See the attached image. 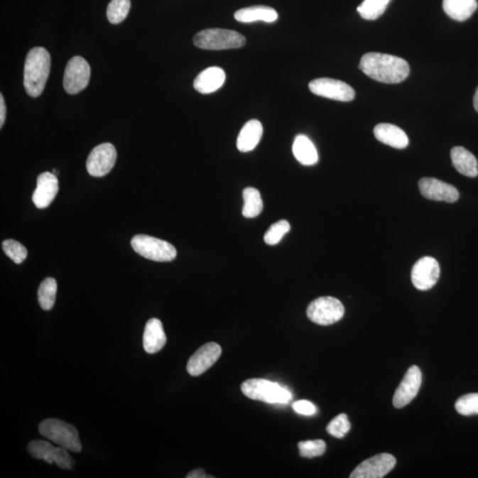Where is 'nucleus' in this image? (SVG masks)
I'll use <instances>...</instances> for the list:
<instances>
[{
  "mask_svg": "<svg viewBox=\"0 0 478 478\" xmlns=\"http://www.w3.org/2000/svg\"><path fill=\"white\" fill-rule=\"evenodd\" d=\"M294 411L300 415H313L316 413L315 405L308 401H300L295 402L293 406Z\"/></svg>",
  "mask_w": 478,
  "mask_h": 478,
  "instance_id": "nucleus-36",
  "label": "nucleus"
},
{
  "mask_svg": "<svg viewBox=\"0 0 478 478\" xmlns=\"http://www.w3.org/2000/svg\"><path fill=\"white\" fill-rule=\"evenodd\" d=\"M55 447L48 441L34 440L28 444V451L31 457L37 460H43L49 465L55 462Z\"/></svg>",
  "mask_w": 478,
  "mask_h": 478,
  "instance_id": "nucleus-27",
  "label": "nucleus"
},
{
  "mask_svg": "<svg viewBox=\"0 0 478 478\" xmlns=\"http://www.w3.org/2000/svg\"><path fill=\"white\" fill-rule=\"evenodd\" d=\"M244 207L242 214L246 218H254L258 217L264 210L261 193L257 189L246 188L243 192Z\"/></svg>",
  "mask_w": 478,
  "mask_h": 478,
  "instance_id": "nucleus-25",
  "label": "nucleus"
},
{
  "mask_svg": "<svg viewBox=\"0 0 478 478\" xmlns=\"http://www.w3.org/2000/svg\"><path fill=\"white\" fill-rule=\"evenodd\" d=\"M131 243L136 254L151 261L168 262L177 257L178 251L173 244L163 239L140 234L133 237Z\"/></svg>",
  "mask_w": 478,
  "mask_h": 478,
  "instance_id": "nucleus-6",
  "label": "nucleus"
},
{
  "mask_svg": "<svg viewBox=\"0 0 478 478\" xmlns=\"http://www.w3.org/2000/svg\"><path fill=\"white\" fill-rule=\"evenodd\" d=\"M241 391L247 398L269 404L288 403L292 398L288 390L271 381L254 379L244 381Z\"/></svg>",
  "mask_w": 478,
  "mask_h": 478,
  "instance_id": "nucleus-4",
  "label": "nucleus"
},
{
  "mask_svg": "<svg viewBox=\"0 0 478 478\" xmlns=\"http://www.w3.org/2000/svg\"><path fill=\"white\" fill-rule=\"evenodd\" d=\"M422 379V372L418 366H412L408 369L403 380L395 391L393 397L395 408H403L414 400L420 390Z\"/></svg>",
  "mask_w": 478,
  "mask_h": 478,
  "instance_id": "nucleus-13",
  "label": "nucleus"
},
{
  "mask_svg": "<svg viewBox=\"0 0 478 478\" xmlns=\"http://www.w3.org/2000/svg\"><path fill=\"white\" fill-rule=\"evenodd\" d=\"M57 293V282L52 278H45L38 288V302L42 309L51 310L55 305Z\"/></svg>",
  "mask_w": 478,
  "mask_h": 478,
  "instance_id": "nucleus-26",
  "label": "nucleus"
},
{
  "mask_svg": "<svg viewBox=\"0 0 478 478\" xmlns=\"http://www.w3.org/2000/svg\"><path fill=\"white\" fill-rule=\"evenodd\" d=\"M264 133L261 121L251 120L244 125L237 140V146L240 152L248 153L253 151L260 143Z\"/></svg>",
  "mask_w": 478,
  "mask_h": 478,
  "instance_id": "nucleus-21",
  "label": "nucleus"
},
{
  "mask_svg": "<svg viewBox=\"0 0 478 478\" xmlns=\"http://www.w3.org/2000/svg\"><path fill=\"white\" fill-rule=\"evenodd\" d=\"M194 45L204 50H228L242 48L246 39L239 32L224 28H208L193 38Z\"/></svg>",
  "mask_w": 478,
  "mask_h": 478,
  "instance_id": "nucleus-5",
  "label": "nucleus"
},
{
  "mask_svg": "<svg viewBox=\"0 0 478 478\" xmlns=\"http://www.w3.org/2000/svg\"><path fill=\"white\" fill-rule=\"evenodd\" d=\"M456 411L462 415H478V393L466 394L455 403Z\"/></svg>",
  "mask_w": 478,
  "mask_h": 478,
  "instance_id": "nucleus-33",
  "label": "nucleus"
},
{
  "mask_svg": "<svg viewBox=\"0 0 478 478\" xmlns=\"http://www.w3.org/2000/svg\"><path fill=\"white\" fill-rule=\"evenodd\" d=\"M234 17L237 21L243 23H254L258 21L274 23L278 19V13L269 6H254L237 11Z\"/></svg>",
  "mask_w": 478,
  "mask_h": 478,
  "instance_id": "nucleus-22",
  "label": "nucleus"
},
{
  "mask_svg": "<svg viewBox=\"0 0 478 478\" xmlns=\"http://www.w3.org/2000/svg\"><path fill=\"white\" fill-rule=\"evenodd\" d=\"M55 463L63 469H71L75 465L74 460L67 454V449L61 447L55 448Z\"/></svg>",
  "mask_w": 478,
  "mask_h": 478,
  "instance_id": "nucleus-35",
  "label": "nucleus"
},
{
  "mask_svg": "<svg viewBox=\"0 0 478 478\" xmlns=\"http://www.w3.org/2000/svg\"><path fill=\"white\" fill-rule=\"evenodd\" d=\"M39 433L46 440L53 442L68 451L80 452L82 444L78 431L72 424L55 418L43 420L38 426Z\"/></svg>",
  "mask_w": 478,
  "mask_h": 478,
  "instance_id": "nucleus-3",
  "label": "nucleus"
},
{
  "mask_svg": "<svg viewBox=\"0 0 478 478\" xmlns=\"http://www.w3.org/2000/svg\"><path fill=\"white\" fill-rule=\"evenodd\" d=\"M350 429L351 423L346 414L336 416L326 428L327 433L336 438H343Z\"/></svg>",
  "mask_w": 478,
  "mask_h": 478,
  "instance_id": "nucleus-34",
  "label": "nucleus"
},
{
  "mask_svg": "<svg viewBox=\"0 0 478 478\" xmlns=\"http://www.w3.org/2000/svg\"><path fill=\"white\" fill-rule=\"evenodd\" d=\"M222 354V347L217 343L210 342L201 347L192 354L187 363V371L190 376L202 375L217 362Z\"/></svg>",
  "mask_w": 478,
  "mask_h": 478,
  "instance_id": "nucleus-14",
  "label": "nucleus"
},
{
  "mask_svg": "<svg viewBox=\"0 0 478 478\" xmlns=\"http://www.w3.org/2000/svg\"><path fill=\"white\" fill-rule=\"evenodd\" d=\"M420 194L427 200L445 201L454 203L459 200L460 194L455 186L440 180L431 178H422L419 181Z\"/></svg>",
  "mask_w": 478,
  "mask_h": 478,
  "instance_id": "nucleus-15",
  "label": "nucleus"
},
{
  "mask_svg": "<svg viewBox=\"0 0 478 478\" xmlns=\"http://www.w3.org/2000/svg\"><path fill=\"white\" fill-rule=\"evenodd\" d=\"M391 0H364L357 11L363 19L373 21L382 16Z\"/></svg>",
  "mask_w": 478,
  "mask_h": 478,
  "instance_id": "nucleus-28",
  "label": "nucleus"
},
{
  "mask_svg": "<svg viewBox=\"0 0 478 478\" xmlns=\"http://www.w3.org/2000/svg\"><path fill=\"white\" fill-rule=\"evenodd\" d=\"M116 159V150L112 143H102L96 146L89 153L87 163H86L88 173L92 177H105L113 170Z\"/></svg>",
  "mask_w": 478,
  "mask_h": 478,
  "instance_id": "nucleus-10",
  "label": "nucleus"
},
{
  "mask_svg": "<svg viewBox=\"0 0 478 478\" xmlns=\"http://www.w3.org/2000/svg\"><path fill=\"white\" fill-rule=\"evenodd\" d=\"M51 70V56L48 50L35 48L28 52L24 65L25 89L28 95L37 98L42 94Z\"/></svg>",
  "mask_w": 478,
  "mask_h": 478,
  "instance_id": "nucleus-2",
  "label": "nucleus"
},
{
  "mask_svg": "<svg viewBox=\"0 0 478 478\" xmlns=\"http://www.w3.org/2000/svg\"><path fill=\"white\" fill-rule=\"evenodd\" d=\"M477 0H443L445 13L457 21L468 20L477 9Z\"/></svg>",
  "mask_w": 478,
  "mask_h": 478,
  "instance_id": "nucleus-24",
  "label": "nucleus"
},
{
  "mask_svg": "<svg viewBox=\"0 0 478 478\" xmlns=\"http://www.w3.org/2000/svg\"><path fill=\"white\" fill-rule=\"evenodd\" d=\"M187 478H205V477H214L206 475V472L203 469H197L192 470V472H190L188 475L186 476Z\"/></svg>",
  "mask_w": 478,
  "mask_h": 478,
  "instance_id": "nucleus-38",
  "label": "nucleus"
},
{
  "mask_svg": "<svg viewBox=\"0 0 478 478\" xmlns=\"http://www.w3.org/2000/svg\"><path fill=\"white\" fill-rule=\"evenodd\" d=\"M290 225L288 222L281 220L272 224L267 232L265 233L264 241L268 246L278 244L283 238V236L290 232Z\"/></svg>",
  "mask_w": 478,
  "mask_h": 478,
  "instance_id": "nucleus-31",
  "label": "nucleus"
},
{
  "mask_svg": "<svg viewBox=\"0 0 478 478\" xmlns=\"http://www.w3.org/2000/svg\"><path fill=\"white\" fill-rule=\"evenodd\" d=\"M5 254L16 264H23L28 256L26 247L13 239H6L2 243Z\"/></svg>",
  "mask_w": 478,
  "mask_h": 478,
  "instance_id": "nucleus-30",
  "label": "nucleus"
},
{
  "mask_svg": "<svg viewBox=\"0 0 478 478\" xmlns=\"http://www.w3.org/2000/svg\"><path fill=\"white\" fill-rule=\"evenodd\" d=\"M374 135L379 142L393 148L404 149L408 146L409 140L403 129L390 124H377L374 129Z\"/></svg>",
  "mask_w": 478,
  "mask_h": 478,
  "instance_id": "nucleus-19",
  "label": "nucleus"
},
{
  "mask_svg": "<svg viewBox=\"0 0 478 478\" xmlns=\"http://www.w3.org/2000/svg\"><path fill=\"white\" fill-rule=\"evenodd\" d=\"M6 114V107L5 100H4L3 95L0 94V128H2L4 124H5Z\"/></svg>",
  "mask_w": 478,
  "mask_h": 478,
  "instance_id": "nucleus-37",
  "label": "nucleus"
},
{
  "mask_svg": "<svg viewBox=\"0 0 478 478\" xmlns=\"http://www.w3.org/2000/svg\"><path fill=\"white\" fill-rule=\"evenodd\" d=\"M344 315V308L341 301L329 296L312 301L307 309L308 319L322 326L334 325L340 321Z\"/></svg>",
  "mask_w": 478,
  "mask_h": 478,
  "instance_id": "nucleus-7",
  "label": "nucleus"
},
{
  "mask_svg": "<svg viewBox=\"0 0 478 478\" xmlns=\"http://www.w3.org/2000/svg\"><path fill=\"white\" fill-rule=\"evenodd\" d=\"M309 89L314 94L337 102H349L355 92L347 82L332 78H318L309 82Z\"/></svg>",
  "mask_w": 478,
  "mask_h": 478,
  "instance_id": "nucleus-9",
  "label": "nucleus"
},
{
  "mask_svg": "<svg viewBox=\"0 0 478 478\" xmlns=\"http://www.w3.org/2000/svg\"><path fill=\"white\" fill-rule=\"evenodd\" d=\"M131 6V0H112L107 6V19L113 24L121 23L127 17Z\"/></svg>",
  "mask_w": 478,
  "mask_h": 478,
  "instance_id": "nucleus-29",
  "label": "nucleus"
},
{
  "mask_svg": "<svg viewBox=\"0 0 478 478\" xmlns=\"http://www.w3.org/2000/svg\"><path fill=\"white\" fill-rule=\"evenodd\" d=\"M59 192V181L57 175L50 172H45L38 175L37 188H36L32 200L35 206L43 210L50 206Z\"/></svg>",
  "mask_w": 478,
  "mask_h": 478,
  "instance_id": "nucleus-16",
  "label": "nucleus"
},
{
  "mask_svg": "<svg viewBox=\"0 0 478 478\" xmlns=\"http://www.w3.org/2000/svg\"><path fill=\"white\" fill-rule=\"evenodd\" d=\"M451 159L455 170L465 177L477 178L478 163L477 158L462 146H455L451 151Z\"/></svg>",
  "mask_w": 478,
  "mask_h": 478,
  "instance_id": "nucleus-20",
  "label": "nucleus"
},
{
  "mask_svg": "<svg viewBox=\"0 0 478 478\" xmlns=\"http://www.w3.org/2000/svg\"><path fill=\"white\" fill-rule=\"evenodd\" d=\"M293 152L297 161L305 166H312L318 163L317 150L307 136H296L293 146Z\"/></svg>",
  "mask_w": 478,
  "mask_h": 478,
  "instance_id": "nucleus-23",
  "label": "nucleus"
},
{
  "mask_svg": "<svg viewBox=\"0 0 478 478\" xmlns=\"http://www.w3.org/2000/svg\"><path fill=\"white\" fill-rule=\"evenodd\" d=\"M440 276L438 262L433 257H423L412 268L413 285L420 290H428L436 285Z\"/></svg>",
  "mask_w": 478,
  "mask_h": 478,
  "instance_id": "nucleus-12",
  "label": "nucleus"
},
{
  "mask_svg": "<svg viewBox=\"0 0 478 478\" xmlns=\"http://www.w3.org/2000/svg\"><path fill=\"white\" fill-rule=\"evenodd\" d=\"M298 447L300 449L301 457L311 459L325 454L326 444L322 440L301 441Z\"/></svg>",
  "mask_w": 478,
  "mask_h": 478,
  "instance_id": "nucleus-32",
  "label": "nucleus"
},
{
  "mask_svg": "<svg viewBox=\"0 0 478 478\" xmlns=\"http://www.w3.org/2000/svg\"><path fill=\"white\" fill-rule=\"evenodd\" d=\"M225 72L219 67H210L203 70L194 80V89L202 94L217 92L224 85Z\"/></svg>",
  "mask_w": 478,
  "mask_h": 478,
  "instance_id": "nucleus-18",
  "label": "nucleus"
},
{
  "mask_svg": "<svg viewBox=\"0 0 478 478\" xmlns=\"http://www.w3.org/2000/svg\"><path fill=\"white\" fill-rule=\"evenodd\" d=\"M166 342L167 337L164 332L163 322L157 318L150 319L143 332V349L147 354H156L163 349Z\"/></svg>",
  "mask_w": 478,
  "mask_h": 478,
  "instance_id": "nucleus-17",
  "label": "nucleus"
},
{
  "mask_svg": "<svg viewBox=\"0 0 478 478\" xmlns=\"http://www.w3.org/2000/svg\"><path fill=\"white\" fill-rule=\"evenodd\" d=\"M91 77V67L81 56L73 57L65 70L63 85L68 94H77L87 87Z\"/></svg>",
  "mask_w": 478,
  "mask_h": 478,
  "instance_id": "nucleus-8",
  "label": "nucleus"
},
{
  "mask_svg": "<svg viewBox=\"0 0 478 478\" xmlns=\"http://www.w3.org/2000/svg\"><path fill=\"white\" fill-rule=\"evenodd\" d=\"M53 173L55 174V175H58V174H59V171H58V170H53Z\"/></svg>",
  "mask_w": 478,
  "mask_h": 478,
  "instance_id": "nucleus-40",
  "label": "nucleus"
},
{
  "mask_svg": "<svg viewBox=\"0 0 478 478\" xmlns=\"http://www.w3.org/2000/svg\"><path fill=\"white\" fill-rule=\"evenodd\" d=\"M473 105L474 107H475L477 112L478 113V86L475 92V95H474Z\"/></svg>",
  "mask_w": 478,
  "mask_h": 478,
  "instance_id": "nucleus-39",
  "label": "nucleus"
},
{
  "mask_svg": "<svg viewBox=\"0 0 478 478\" xmlns=\"http://www.w3.org/2000/svg\"><path fill=\"white\" fill-rule=\"evenodd\" d=\"M359 68L374 80L389 85L403 82L411 73V67L404 59L380 53H366Z\"/></svg>",
  "mask_w": 478,
  "mask_h": 478,
  "instance_id": "nucleus-1",
  "label": "nucleus"
},
{
  "mask_svg": "<svg viewBox=\"0 0 478 478\" xmlns=\"http://www.w3.org/2000/svg\"><path fill=\"white\" fill-rule=\"evenodd\" d=\"M396 459L390 454H379L365 460L351 473V478H382L396 465Z\"/></svg>",
  "mask_w": 478,
  "mask_h": 478,
  "instance_id": "nucleus-11",
  "label": "nucleus"
}]
</instances>
